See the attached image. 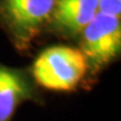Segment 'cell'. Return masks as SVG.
I'll return each mask as SVG.
<instances>
[{
    "label": "cell",
    "mask_w": 121,
    "mask_h": 121,
    "mask_svg": "<svg viewBox=\"0 0 121 121\" xmlns=\"http://www.w3.org/2000/svg\"><path fill=\"white\" fill-rule=\"evenodd\" d=\"M56 0H0V26L18 51H27L49 24Z\"/></svg>",
    "instance_id": "7a4b0ae2"
},
{
    "label": "cell",
    "mask_w": 121,
    "mask_h": 121,
    "mask_svg": "<svg viewBox=\"0 0 121 121\" xmlns=\"http://www.w3.org/2000/svg\"><path fill=\"white\" fill-rule=\"evenodd\" d=\"M81 48L89 69L100 71L121 52L120 17L98 13L82 30Z\"/></svg>",
    "instance_id": "3957f363"
},
{
    "label": "cell",
    "mask_w": 121,
    "mask_h": 121,
    "mask_svg": "<svg viewBox=\"0 0 121 121\" xmlns=\"http://www.w3.org/2000/svg\"><path fill=\"white\" fill-rule=\"evenodd\" d=\"M99 13L120 17L121 0H98Z\"/></svg>",
    "instance_id": "8992f818"
},
{
    "label": "cell",
    "mask_w": 121,
    "mask_h": 121,
    "mask_svg": "<svg viewBox=\"0 0 121 121\" xmlns=\"http://www.w3.org/2000/svg\"><path fill=\"white\" fill-rule=\"evenodd\" d=\"M87 69L80 48L57 45L44 49L36 57L30 75L37 85L46 90L69 92L78 87Z\"/></svg>",
    "instance_id": "6da1fadb"
},
{
    "label": "cell",
    "mask_w": 121,
    "mask_h": 121,
    "mask_svg": "<svg viewBox=\"0 0 121 121\" xmlns=\"http://www.w3.org/2000/svg\"><path fill=\"white\" fill-rule=\"evenodd\" d=\"M98 13V0H56L49 25L62 35L75 36Z\"/></svg>",
    "instance_id": "5b68a950"
},
{
    "label": "cell",
    "mask_w": 121,
    "mask_h": 121,
    "mask_svg": "<svg viewBox=\"0 0 121 121\" xmlns=\"http://www.w3.org/2000/svg\"><path fill=\"white\" fill-rule=\"evenodd\" d=\"M38 102V95L26 69L0 63V121H11L24 102Z\"/></svg>",
    "instance_id": "277c9868"
}]
</instances>
